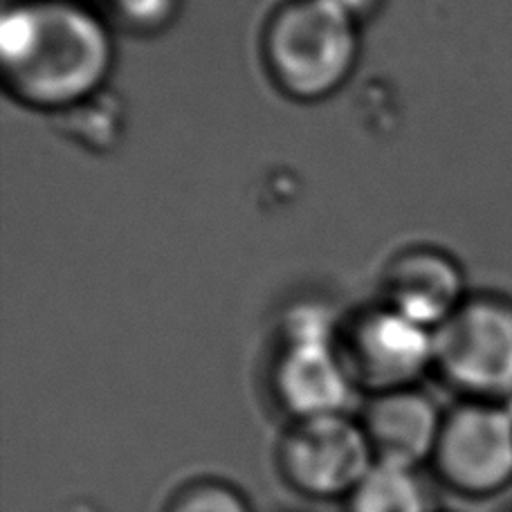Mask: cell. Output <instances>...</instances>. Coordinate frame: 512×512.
<instances>
[{
  "mask_svg": "<svg viewBox=\"0 0 512 512\" xmlns=\"http://www.w3.org/2000/svg\"><path fill=\"white\" fill-rule=\"evenodd\" d=\"M115 27L93 0H5L0 81L18 106L57 117L106 93Z\"/></svg>",
  "mask_w": 512,
  "mask_h": 512,
  "instance_id": "obj_1",
  "label": "cell"
},
{
  "mask_svg": "<svg viewBox=\"0 0 512 512\" xmlns=\"http://www.w3.org/2000/svg\"><path fill=\"white\" fill-rule=\"evenodd\" d=\"M360 52L362 23L331 0H279L261 27L265 77L295 104H319L340 93Z\"/></svg>",
  "mask_w": 512,
  "mask_h": 512,
  "instance_id": "obj_2",
  "label": "cell"
},
{
  "mask_svg": "<svg viewBox=\"0 0 512 512\" xmlns=\"http://www.w3.org/2000/svg\"><path fill=\"white\" fill-rule=\"evenodd\" d=\"M463 400L512 405V297L472 290L434 331V369Z\"/></svg>",
  "mask_w": 512,
  "mask_h": 512,
  "instance_id": "obj_3",
  "label": "cell"
},
{
  "mask_svg": "<svg viewBox=\"0 0 512 512\" xmlns=\"http://www.w3.org/2000/svg\"><path fill=\"white\" fill-rule=\"evenodd\" d=\"M335 344L353 387L367 396L416 387L434 369V333L378 299L337 317Z\"/></svg>",
  "mask_w": 512,
  "mask_h": 512,
  "instance_id": "obj_4",
  "label": "cell"
},
{
  "mask_svg": "<svg viewBox=\"0 0 512 512\" xmlns=\"http://www.w3.org/2000/svg\"><path fill=\"white\" fill-rule=\"evenodd\" d=\"M337 317L292 313L279 331L270 367L272 396L292 420L344 411L353 382L335 344Z\"/></svg>",
  "mask_w": 512,
  "mask_h": 512,
  "instance_id": "obj_5",
  "label": "cell"
},
{
  "mask_svg": "<svg viewBox=\"0 0 512 512\" xmlns=\"http://www.w3.org/2000/svg\"><path fill=\"white\" fill-rule=\"evenodd\" d=\"M376 465L360 418L344 411L292 420L279 443L283 479L319 501L349 499Z\"/></svg>",
  "mask_w": 512,
  "mask_h": 512,
  "instance_id": "obj_6",
  "label": "cell"
},
{
  "mask_svg": "<svg viewBox=\"0 0 512 512\" xmlns=\"http://www.w3.org/2000/svg\"><path fill=\"white\" fill-rule=\"evenodd\" d=\"M432 465L463 497H495L512 486V407L461 400L445 411Z\"/></svg>",
  "mask_w": 512,
  "mask_h": 512,
  "instance_id": "obj_7",
  "label": "cell"
},
{
  "mask_svg": "<svg viewBox=\"0 0 512 512\" xmlns=\"http://www.w3.org/2000/svg\"><path fill=\"white\" fill-rule=\"evenodd\" d=\"M470 292L468 274L450 250L416 243L382 265L376 299L434 333Z\"/></svg>",
  "mask_w": 512,
  "mask_h": 512,
  "instance_id": "obj_8",
  "label": "cell"
},
{
  "mask_svg": "<svg viewBox=\"0 0 512 512\" xmlns=\"http://www.w3.org/2000/svg\"><path fill=\"white\" fill-rule=\"evenodd\" d=\"M445 411L418 387L373 393L360 423L369 436L376 461L420 468L432 461Z\"/></svg>",
  "mask_w": 512,
  "mask_h": 512,
  "instance_id": "obj_9",
  "label": "cell"
},
{
  "mask_svg": "<svg viewBox=\"0 0 512 512\" xmlns=\"http://www.w3.org/2000/svg\"><path fill=\"white\" fill-rule=\"evenodd\" d=\"M349 512H438L434 495L418 468L376 461L353 495Z\"/></svg>",
  "mask_w": 512,
  "mask_h": 512,
  "instance_id": "obj_10",
  "label": "cell"
},
{
  "mask_svg": "<svg viewBox=\"0 0 512 512\" xmlns=\"http://www.w3.org/2000/svg\"><path fill=\"white\" fill-rule=\"evenodd\" d=\"M167 512H252L241 490L225 481L200 479L178 490Z\"/></svg>",
  "mask_w": 512,
  "mask_h": 512,
  "instance_id": "obj_11",
  "label": "cell"
},
{
  "mask_svg": "<svg viewBox=\"0 0 512 512\" xmlns=\"http://www.w3.org/2000/svg\"><path fill=\"white\" fill-rule=\"evenodd\" d=\"M333 5L344 9L346 14H351L358 23H369L371 18H376L387 0H331Z\"/></svg>",
  "mask_w": 512,
  "mask_h": 512,
  "instance_id": "obj_12",
  "label": "cell"
}]
</instances>
